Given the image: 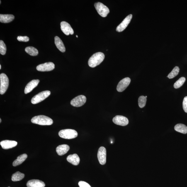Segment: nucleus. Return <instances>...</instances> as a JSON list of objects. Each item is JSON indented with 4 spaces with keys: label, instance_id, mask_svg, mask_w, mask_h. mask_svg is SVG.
I'll return each instance as SVG.
<instances>
[{
    "label": "nucleus",
    "instance_id": "nucleus-1",
    "mask_svg": "<svg viewBox=\"0 0 187 187\" xmlns=\"http://www.w3.org/2000/svg\"><path fill=\"white\" fill-rule=\"evenodd\" d=\"M104 58L105 55L103 53L97 52L90 57L88 62V65L91 68L96 67L101 64Z\"/></svg>",
    "mask_w": 187,
    "mask_h": 187
},
{
    "label": "nucleus",
    "instance_id": "nucleus-2",
    "mask_svg": "<svg viewBox=\"0 0 187 187\" xmlns=\"http://www.w3.org/2000/svg\"><path fill=\"white\" fill-rule=\"evenodd\" d=\"M32 123L42 125H49L53 123V121L49 117L39 115L33 117L31 120Z\"/></svg>",
    "mask_w": 187,
    "mask_h": 187
},
{
    "label": "nucleus",
    "instance_id": "nucleus-3",
    "mask_svg": "<svg viewBox=\"0 0 187 187\" xmlns=\"http://www.w3.org/2000/svg\"><path fill=\"white\" fill-rule=\"evenodd\" d=\"M59 135L62 138L70 139L77 137L78 133L73 129H66L60 130L59 132Z\"/></svg>",
    "mask_w": 187,
    "mask_h": 187
},
{
    "label": "nucleus",
    "instance_id": "nucleus-4",
    "mask_svg": "<svg viewBox=\"0 0 187 187\" xmlns=\"http://www.w3.org/2000/svg\"><path fill=\"white\" fill-rule=\"evenodd\" d=\"M0 94H4L7 90L9 85V79L6 75L2 73L0 75Z\"/></svg>",
    "mask_w": 187,
    "mask_h": 187
},
{
    "label": "nucleus",
    "instance_id": "nucleus-5",
    "mask_svg": "<svg viewBox=\"0 0 187 187\" xmlns=\"http://www.w3.org/2000/svg\"><path fill=\"white\" fill-rule=\"evenodd\" d=\"M51 92L49 91H45L41 92L35 95L32 98L31 103L35 104L40 102L50 96Z\"/></svg>",
    "mask_w": 187,
    "mask_h": 187
},
{
    "label": "nucleus",
    "instance_id": "nucleus-6",
    "mask_svg": "<svg viewBox=\"0 0 187 187\" xmlns=\"http://www.w3.org/2000/svg\"><path fill=\"white\" fill-rule=\"evenodd\" d=\"M94 6L98 14L103 18L106 17L110 12L108 8L101 3H95Z\"/></svg>",
    "mask_w": 187,
    "mask_h": 187
},
{
    "label": "nucleus",
    "instance_id": "nucleus-7",
    "mask_svg": "<svg viewBox=\"0 0 187 187\" xmlns=\"http://www.w3.org/2000/svg\"><path fill=\"white\" fill-rule=\"evenodd\" d=\"M86 101V98L83 95L78 96L73 99L70 102L71 105L76 107H79L84 105Z\"/></svg>",
    "mask_w": 187,
    "mask_h": 187
},
{
    "label": "nucleus",
    "instance_id": "nucleus-8",
    "mask_svg": "<svg viewBox=\"0 0 187 187\" xmlns=\"http://www.w3.org/2000/svg\"><path fill=\"white\" fill-rule=\"evenodd\" d=\"M54 68H55V65L53 63L48 62L37 66V69L38 71L44 72V71H49L53 70Z\"/></svg>",
    "mask_w": 187,
    "mask_h": 187
},
{
    "label": "nucleus",
    "instance_id": "nucleus-9",
    "mask_svg": "<svg viewBox=\"0 0 187 187\" xmlns=\"http://www.w3.org/2000/svg\"><path fill=\"white\" fill-rule=\"evenodd\" d=\"M98 158L100 164L105 165L106 163V151L104 147H101L98 150Z\"/></svg>",
    "mask_w": 187,
    "mask_h": 187
},
{
    "label": "nucleus",
    "instance_id": "nucleus-10",
    "mask_svg": "<svg viewBox=\"0 0 187 187\" xmlns=\"http://www.w3.org/2000/svg\"><path fill=\"white\" fill-rule=\"evenodd\" d=\"M131 82V79L129 77H126L122 79L118 83L117 89L119 92H122L125 91L128 86Z\"/></svg>",
    "mask_w": 187,
    "mask_h": 187
},
{
    "label": "nucleus",
    "instance_id": "nucleus-11",
    "mask_svg": "<svg viewBox=\"0 0 187 187\" xmlns=\"http://www.w3.org/2000/svg\"><path fill=\"white\" fill-rule=\"evenodd\" d=\"M61 29L63 33L67 35H72L74 33V30L68 23L65 21L61 22Z\"/></svg>",
    "mask_w": 187,
    "mask_h": 187
},
{
    "label": "nucleus",
    "instance_id": "nucleus-12",
    "mask_svg": "<svg viewBox=\"0 0 187 187\" xmlns=\"http://www.w3.org/2000/svg\"><path fill=\"white\" fill-rule=\"evenodd\" d=\"M132 14H130L127 16L125 19L123 20L122 22L117 26L116 28L117 31L120 32L123 31L125 30L128 25L132 19Z\"/></svg>",
    "mask_w": 187,
    "mask_h": 187
},
{
    "label": "nucleus",
    "instance_id": "nucleus-13",
    "mask_svg": "<svg viewBox=\"0 0 187 187\" xmlns=\"http://www.w3.org/2000/svg\"><path fill=\"white\" fill-rule=\"evenodd\" d=\"M113 121L116 125L122 126L127 125L129 123L128 119L121 115H117L113 118Z\"/></svg>",
    "mask_w": 187,
    "mask_h": 187
},
{
    "label": "nucleus",
    "instance_id": "nucleus-14",
    "mask_svg": "<svg viewBox=\"0 0 187 187\" xmlns=\"http://www.w3.org/2000/svg\"><path fill=\"white\" fill-rule=\"evenodd\" d=\"M39 82V80L34 79L29 82L25 87L24 89L25 94H27L30 92L34 88L38 85Z\"/></svg>",
    "mask_w": 187,
    "mask_h": 187
},
{
    "label": "nucleus",
    "instance_id": "nucleus-15",
    "mask_svg": "<svg viewBox=\"0 0 187 187\" xmlns=\"http://www.w3.org/2000/svg\"><path fill=\"white\" fill-rule=\"evenodd\" d=\"M18 142L16 141L9 140H5L1 141L0 144L3 149H8L12 148L16 146Z\"/></svg>",
    "mask_w": 187,
    "mask_h": 187
},
{
    "label": "nucleus",
    "instance_id": "nucleus-16",
    "mask_svg": "<svg viewBox=\"0 0 187 187\" xmlns=\"http://www.w3.org/2000/svg\"><path fill=\"white\" fill-rule=\"evenodd\" d=\"M28 187H45V184L38 180H32L29 181L26 184Z\"/></svg>",
    "mask_w": 187,
    "mask_h": 187
},
{
    "label": "nucleus",
    "instance_id": "nucleus-17",
    "mask_svg": "<svg viewBox=\"0 0 187 187\" xmlns=\"http://www.w3.org/2000/svg\"><path fill=\"white\" fill-rule=\"evenodd\" d=\"M69 149V146L67 144H62L58 146L56 148V152L59 155L62 156L67 153Z\"/></svg>",
    "mask_w": 187,
    "mask_h": 187
},
{
    "label": "nucleus",
    "instance_id": "nucleus-18",
    "mask_svg": "<svg viewBox=\"0 0 187 187\" xmlns=\"http://www.w3.org/2000/svg\"><path fill=\"white\" fill-rule=\"evenodd\" d=\"M67 160L68 162L71 163L74 165L77 166L79 164L80 158L77 154H70L68 156Z\"/></svg>",
    "mask_w": 187,
    "mask_h": 187
},
{
    "label": "nucleus",
    "instance_id": "nucleus-19",
    "mask_svg": "<svg viewBox=\"0 0 187 187\" xmlns=\"http://www.w3.org/2000/svg\"><path fill=\"white\" fill-rule=\"evenodd\" d=\"M54 42L56 47L61 52H65L66 48L63 42L58 37L56 36L54 37Z\"/></svg>",
    "mask_w": 187,
    "mask_h": 187
},
{
    "label": "nucleus",
    "instance_id": "nucleus-20",
    "mask_svg": "<svg viewBox=\"0 0 187 187\" xmlns=\"http://www.w3.org/2000/svg\"><path fill=\"white\" fill-rule=\"evenodd\" d=\"M15 18V17L11 14H1L0 15V22L3 23H8L13 21Z\"/></svg>",
    "mask_w": 187,
    "mask_h": 187
},
{
    "label": "nucleus",
    "instance_id": "nucleus-21",
    "mask_svg": "<svg viewBox=\"0 0 187 187\" xmlns=\"http://www.w3.org/2000/svg\"><path fill=\"white\" fill-rule=\"evenodd\" d=\"M28 157L27 154H21L17 157V159L13 161V165L16 166L21 164Z\"/></svg>",
    "mask_w": 187,
    "mask_h": 187
},
{
    "label": "nucleus",
    "instance_id": "nucleus-22",
    "mask_svg": "<svg viewBox=\"0 0 187 187\" xmlns=\"http://www.w3.org/2000/svg\"><path fill=\"white\" fill-rule=\"evenodd\" d=\"M174 129L176 131L183 134L187 133V127L182 124H178L175 126Z\"/></svg>",
    "mask_w": 187,
    "mask_h": 187
},
{
    "label": "nucleus",
    "instance_id": "nucleus-23",
    "mask_svg": "<svg viewBox=\"0 0 187 187\" xmlns=\"http://www.w3.org/2000/svg\"><path fill=\"white\" fill-rule=\"evenodd\" d=\"M24 176L25 175L23 173L20 172V171H17L13 174L12 180L14 182L20 181L22 180Z\"/></svg>",
    "mask_w": 187,
    "mask_h": 187
},
{
    "label": "nucleus",
    "instance_id": "nucleus-24",
    "mask_svg": "<svg viewBox=\"0 0 187 187\" xmlns=\"http://www.w3.org/2000/svg\"><path fill=\"white\" fill-rule=\"evenodd\" d=\"M25 52L31 56H36L39 54L38 51L36 48L33 47H28L25 50Z\"/></svg>",
    "mask_w": 187,
    "mask_h": 187
},
{
    "label": "nucleus",
    "instance_id": "nucleus-25",
    "mask_svg": "<svg viewBox=\"0 0 187 187\" xmlns=\"http://www.w3.org/2000/svg\"><path fill=\"white\" fill-rule=\"evenodd\" d=\"M180 69L178 66L174 68L172 71L168 74L167 77L169 79H172L177 75L179 72Z\"/></svg>",
    "mask_w": 187,
    "mask_h": 187
},
{
    "label": "nucleus",
    "instance_id": "nucleus-26",
    "mask_svg": "<svg viewBox=\"0 0 187 187\" xmlns=\"http://www.w3.org/2000/svg\"><path fill=\"white\" fill-rule=\"evenodd\" d=\"M186 79L184 77H182L177 81L174 85V87L176 89H177L181 87L183 85L184 83L185 82Z\"/></svg>",
    "mask_w": 187,
    "mask_h": 187
},
{
    "label": "nucleus",
    "instance_id": "nucleus-27",
    "mask_svg": "<svg viewBox=\"0 0 187 187\" xmlns=\"http://www.w3.org/2000/svg\"><path fill=\"white\" fill-rule=\"evenodd\" d=\"M147 98L145 96H140L138 99V104L139 107L142 108L145 106L146 104Z\"/></svg>",
    "mask_w": 187,
    "mask_h": 187
},
{
    "label": "nucleus",
    "instance_id": "nucleus-28",
    "mask_svg": "<svg viewBox=\"0 0 187 187\" xmlns=\"http://www.w3.org/2000/svg\"><path fill=\"white\" fill-rule=\"evenodd\" d=\"M7 48L6 45L2 40L0 41V53L4 55L6 53Z\"/></svg>",
    "mask_w": 187,
    "mask_h": 187
},
{
    "label": "nucleus",
    "instance_id": "nucleus-29",
    "mask_svg": "<svg viewBox=\"0 0 187 187\" xmlns=\"http://www.w3.org/2000/svg\"><path fill=\"white\" fill-rule=\"evenodd\" d=\"M17 39L18 41L20 42H27L29 41L30 39L27 36H18L17 37Z\"/></svg>",
    "mask_w": 187,
    "mask_h": 187
},
{
    "label": "nucleus",
    "instance_id": "nucleus-30",
    "mask_svg": "<svg viewBox=\"0 0 187 187\" xmlns=\"http://www.w3.org/2000/svg\"><path fill=\"white\" fill-rule=\"evenodd\" d=\"M183 107L184 110L186 113H187V96L185 97L183 100Z\"/></svg>",
    "mask_w": 187,
    "mask_h": 187
},
{
    "label": "nucleus",
    "instance_id": "nucleus-31",
    "mask_svg": "<svg viewBox=\"0 0 187 187\" xmlns=\"http://www.w3.org/2000/svg\"><path fill=\"white\" fill-rule=\"evenodd\" d=\"M79 187H91L88 183L84 181L79 182Z\"/></svg>",
    "mask_w": 187,
    "mask_h": 187
},
{
    "label": "nucleus",
    "instance_id": "nucleus-32",
    "mask_svg": "<svg viewBox=\"0 0 187 187\" xmlns=\"http://www.w3.org/2000/svg\"><path fill=\"white\" fill-rule=\"evenodd\" d=\"M0 69H1V64H0Z\"/></svg>",
    "mask_w": 187,
    "mask_h": 187
},
{
    "label": "nucleus",
    "instance_id": "nucleus-33",
    "mask_svg": "<svg viewBox=\"0 0 187 187\" xmlns=\"http://www.w3.org/2000/svg\"><path fill=\"white\" fill-rule=\"evenodd\" d=\"M1 119H0V122H1Z\"/></svg>",
    "mask_w": 187,
    "mask_h": 187
},
{
    "label": "nucleus",
    "instance_id": "nucleus-34",
    "mask_svg": "<svg viewBox=\"0 0 187 187\" xmlns=\"http://www.w3.org/2000/svg\"><path fill=\"white\" fill-rule=\"evenodd\" d=\"M145 97H146V98H147V96H145Z\"/></svg>",
    "mask_w": 187,
    "mask_h": 187
},
{
    "label": "nucleus",
    "instance_id": "nucleus-35",
    "mask_svg": "<svg viewBox=\"0 0 187 187\" xmlns=\"http://www.w3.org/2000/svg\"><path fill=\"white\" fill-rule=\"evenodd\" d=\"M0 3H1V1H0Z\"/></svg>",
    "mask_w": 187,
    "mask_h": 187
},
{
    "label": "nucleus",
    "instance_id": "nucleus-36",
    "mask_svg": "<svg viewBox=\"0 0 187 187\" xmlns=\"http://www.w3.org/2000/svg\"><path fill=\"white\" fill-rule=\"evenodd\" d=\"M76 37H78V36L77 35H76Z\"/></svg>",
    "mask_w": 187,
    "mask_h": 187
},
{
    "label": "nucleus",
    "instance_id": "nucleus-37",
    "mask_svg": "<svg viewBox=\"0 0 187 187\" xmlns=\"http://www.w3.org/2000/svg\"><path fill=\"white\" fill-rule=\"evenodd\" d=\"M8 187H10V186H8Z\"/></svg>",
    "mask_w": 187,
    "mask_h": 187
}]
</instances>
